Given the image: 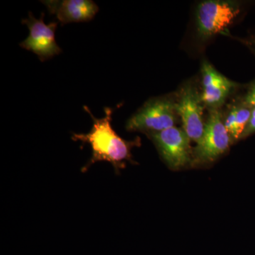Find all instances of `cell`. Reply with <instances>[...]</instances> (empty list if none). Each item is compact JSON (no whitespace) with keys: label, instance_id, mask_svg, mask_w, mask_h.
I'll return each mask as SVG.
<instances>
[{"label":"cell","instance_id":"7c38bea8","mask_svg":"<svg viewBox=\"0 0 255 255\" xmlns=\"http://www.w3.org/2000/svg\"><path fill=\"white\" fill-rule=\"evenodd\" d=\"M246 104L251 109H255V82L248 92L246 97Z\"/></svg>","mask_w":255,"mask_h":255},{"label":"cell","instance_id":"ba28073f","mask_svg":"<svg viewBox=\"0 0 255 255\" xmlns=\"http://www.w3.org/2000/svg\"><path fill=\"white\" fill-rule=\"evenodd\" d=\"M41 2L63 25L91 21L99 11V6L90 0H47Z\"/></svg>","mask_w":255,"mask_h":255},{"label":"cell","instance_id":"30bf717a","mask_svg":"<svg viewBox=\"0 0 255 255\" xmlns=\"http://www.w3.org/2000/svg\"><path fill=\"white\" fill-rule=\"evenodd\" d=\"M252 109L248 106L234 107L227 116L224 124L233 140L241 139L251 117Z\"/></svg>","mask_w":255,"mask_h":255},{"label":"cell","instance_id":"7a4b0ae2","mask_svg":"<svg viewBox=\"0 0 255 255\" xmlns=\"http://www.w3.org/2000/svg\"><path fill=\"white\" fill-rule=\"evenodd\" d=\"M177 115L175 103L172 101L167 98L152 99L128 119L126 128L128 131H140L148 135L174 127Z\"/></svg>","mask_w":255,"mask_h":255},{"label":"cell","instance_id":"8fae6325","mask_svg":"<svg viewBox=\"0 0 255 255\" xmlns=\"http://www.w3.org/2000/svg\"><path fill=\"white\" fill-rule=\"evenodd\" d=\"M255 133V109H252L251 117L246 130L242 135L241 139L246 138Z\"/></svg>","mask_w":255,"mask_h":255},{"label":"cell","instance_id":"8992f818","mask_svg":"<svg viewBox=\"0 0 255 255\" xmlns=\"http://www.w3.org/2000/svg\"><path fill=\"white\" fill-rule=\"evenodd\" d=\"M44 16V13H42L41 17L38 19L32 13H29L28 18L22 20V23L29 30V35L19 44L23 49L35 53L42 62L49 60L62 52L55 41V33L58 23L46 24L43 21Z\"/></svg>","mask_w":255,"mask_h":255},{"label":"cell","instance_id":"277c9868","mask_svg":"<svg viewBox=\"0 0 255 255\" xmlns=\"http://www.w3.org/2000/svg\"><path fill=\"white\" fill-rule=\"evenodd\" d=\"M148 136L169 168L177 170L192 162L191 140L183 129L172 127Z\"/></svg>","mask_w":255,"mask_h":255},{"label":"cell","instance_id":"9c48e42d","mask_svg":"<svg viewBox=\"0 0 255 255\" xmlns=\"http://www.w3.org/2000/svg\"><path fill=\"white\" fill-rule=\"evenodd\" d=\"M201 73L203 83L201 100L204 105L211 110H216L226 101L234 87V84L207 62L203 63Z\"/></svg>","mask_w":255,"mask_h":255},{"label":"cell","instance_id":"5b68a950","mask_svg":"<svg viewBox=\"0 0 255 255\" xmlns=\"http://www.w3.org/2000/svg\"><path fill=\"white\" fill-rule=\"evenodd\" d=\"M239 5L232 1H205L198 6L197 30L203 39L223 31L240 14Z\"/></svg>","mask_w":255,"mask_h":255},{"label":"cell","instance_id":"52a82bcc","mask_svg":"<svg viewBox=\"0 0 255 255\" xmlns=\"http://www.w3.org/2000/svg\"><path fill=\"white\" fill-rule=\"evenodd\" d=\"M203 104L195 89L186 86L181 90L175 103L176 112L180 117L183 130L191 140L199 142L204 134L205 123L203 120Z\"/></svg>","mask_w":255,"mask_h":255},{"label":"cell","instance_id":"4fadbf2b","mask_svg":"<svg viewBox=\"0 0 255 255\" xmlns=\"http://www.w3.org/2000/svg\"><path fill=\"white\" fill-rule=\"evenodd\" d=\"M244 43L249 47L250 49L252 50V51L255 54V38L246 40V41H244Z\"/></svg>","mask_w":255,"mask_h":255},{"label":"cell","instance_id":"6da1fadb","mask_svg":"<svg viewBox=\"0 0 255 255\" xmlns=\"http://www.w3.org/2000/svg\"><path fill=\"white\" fill-rule=\"evenodd\" d=\"M84 109L93 120V127L88 133H74L72 137L73 140L90 144L92 147L91 159L82 167V172H86L95 162L106 161L112 164L119 173V169L125 167V161L132 162L130 150L134 146L139 145L140 139L127 141L114 131L112 126L114 111L112 108L106 107L105 117L102 119L95 118L88 107H84Z\"/></svg>","mask_w":255,"mask_h":255},{"label":"cell","instance_id":"3957f363","mask_svg":"<svg viewBox=\"0 0 255 255\" xmlns=\"http://www.w3.org/2000/svg\"><path fill=\"white\" fill-rule=\"evenodd\" d=\"M231 137L218 109L211 110L204 134L193 151V166L211 163L228 150Z\"/></svg>","mask_w":255,"mask_h":255}]
</instances>
